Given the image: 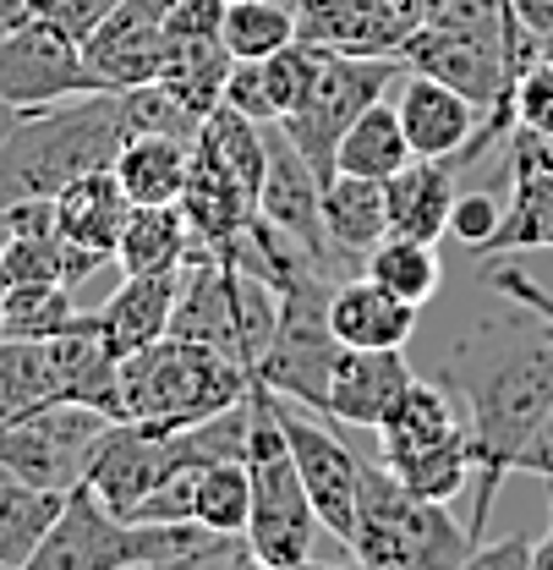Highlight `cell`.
Masks as SVG:
<instances>
[{
  "mask_svg": "<svg viewBox=\"0 0 553 570\" xmlns=\"http://www.w3.org/2000/svg\"><path fill=\"white\" fill-rule=\"evenodd\" d=\"M219 39L236 61H264L296 39V0H225Z\"/></svg>",
  "mask_w": 553,
  "mask_h": 570,
  "instance_id": "1f68e13d",
  "label": "cell"
},
{
  "mask_svg": "<svg viewBox=\"0 0 553 570\" xmlns=\"http://www.w3.org/2000/svg\"><path fill=\"white\" fill-rule=\"evenodd\" d=\"M253 373L236 356L198 346V341H154L142 352L121 356V423L187 428L214 412H230L247 401Z\"/></svg>",
  "mask_w": 553,
  "mask_h": 570,
  "instance_id": "277c9868",
  "label": "cell"
},
{
  "mask_svg": "<svg viewBox=\"0 0 553 570\" xmlns=\"http://www.w3.org/2000/svg\"><path fill=\"white\" fill-rule=\"evenodd\" d=\"M318 61H324V50L307 45V39H290L285 50L258 61V67H264V82H269V99H275V121H285V116L307 99V88H313V77H318Z\"/></svg>",
  "mask_w": 553,
  "mask_h": 570,
  "instance_id": "e575fe53",
  "label": "cell"
},
{
  "mask_svg": "<svg viewBox=\"0 0 553 570\" xmlns=\"http://www.w3.org/2000/svg\"><path fill=\"white\" fill-rule=\"evenodd\" d=\"M401 71H406L401 56H335V50H324L307 99L279 121V132L296 142L302 159L329 181L335 176V148L346 138V127L373 99H384V88L401 82Z\"/></svg>",
  "mask_w": 553,
  "mask_h": 570,
  "instance_id": "9c48e42d",
  "label": "cell"
},
{
  "mask_svg": "<svg viewBox=\"0 0 553 570\" xmlns=\"http://www.w3.org/2000/svg\"><path fill=\"white\" fill-rule=\"evenodd\" d=\"M219 105H230V110H241L247 121H275V99H269V82H264V67L258 61H236L230 77H225V94H219Z\"/></svg>",
  "mask_w": 553,
  "mask_h": 570,
  "instance_id": "8d00e7d4",
  "label": "cell"
},
{
  "mask_svg": "<svg viewBox=\"0 0 553 570\" xmlns=\"http://www.w3.org/2000/svg\"><path fill=\"white\" fill-rule=\"evenodd\" d=\"M498 214L504 209H498V198H493V193H461V198H455V214H450V236H455L461 247H472V253H477L487 236L498 230Z\"/></svg>",
  "mask_w": 553,
  "mask_h": 570,
  "instance_id": "f35d334b",
  "label": "cell"
},
{
  "mask_svg": "<svg viewBox=\"0 0 553 570\" xmlns=\"http://www.w3.org/2000/svg\"><path fill=\"white\" fill-rule=\"evenodd\" d=\"M324 230H329V247H335V253L367 258V253L389 236L384 181L335 170V176L324 181Z\"/></svg>",
  "mask_w": 553,
  "mask_h": 570,
  "instance_id": "4316f807",
  "label": "cell"
},
{
  "mask_svg": "<svg viewBox=\"0 0 553 570\" xmlns=\"http://www.w3.org/2000/svg\"><path fill=\"white\" fill-rule=\"evenodd\" d=\"M0 307H6V281H0Z\"/></svg>",
  "mask_w": 553,
  "mask_h": 570,
  "instance_id": "7dc6e473",
  "label": "cell"
},
{
  "mask_svg": "<svg viewBox=\"0 0 553 570\" xmlns=\"http://www.w3.org/2000/svg\"><path fill=\"white\" fill-rule=\"evenodd\" d=\"M247 515H253V472H247V455L208 461L204 472H198L192 521H204L214 532H247Z\"/></svg>",
  "mask_w": 553,
  "mask_h": 570,
  "instance_id": "836d02e7",
  "label": "cell"
},
{
  "mask_svg": "<svg viewBox=\"0 0 553 570\" xmlns=\"http://www.w3.org/2000/svg\"><path fill=\"white\" fill-rule=\"evenodd\" d=\"M225 22V0H176L165 11V39H214Z\"/></svg>",
  "mask_w": 553,
  "mask_h": 570,
  "instance_id": "ab89813d",
  "label": "cell"
},
{
  "mask_svg": "<svg viewBox=\"0 0 553 570\" xmlns=\"http://www.w3.org/2000/svg\"><path fill=\"white\" fill-rule=\"evenodd\" d=\"M329 330L340 346H362V352H406L422 330V307L401 302L395 291L362 275L329 291Z\"/></svg>",
  "mask_w": 553,
  "mask_h": 570,
  "instance_id": "ffe728a7",
  "label": "cell"
},
{
  "mask_svg": "<svg viewBox=\"0 0 553 570\" xmlns=\"http://www.w3.org/2000/svg\"><path fill=\"white\" fill-rule=\"evenodd\" d=\"M510 209L498 230L472 253L477 264H498L504 253H549L553 247V138L510 127Z\"/></svg>",
  "mask_w": 553,
  "mask_h": 570,
  "instance_id": "4fadbf2b",
  "label": "cell"
},
{
  "mask_svg": "<svg viewBox=\"0 0 553 570\" xmlns=\"http://www.w3.org/2000/svg\"><path fill=\"white\" fill-rule=\"evenodd\" d=\"M329 291L335 285L324 281V269H307L296 285L279 291V324L275 341L258 362V384H269L275 395L307 406L324 417V390H329V367L340 356V341L329 330Z\"/></svg>",
  "mask_w": 553,
  "mask_h": 570,
  "instance_id": "ba28073f",
  "label": "cell"
},
{
  "mask_svg": "<svg viewBox=\"0 0 553 570\" xmlns=\"http://www.w3.org/2000/svg\"><path fill=\"white\" fill-rule=\"evenodd\" d=\"M247 401H253V423H247V472H253L247 543H253L258 566L302 570L313 560V538L324 527H318V510H313V499L302 489V472L290 461V444L279 433L275 401H269V390L258 379H253Z\"/></svg>",
  "mask_w": 553,
  "mask_h": 570,
  "instance_id": "5b68a950",
  "label": "cell"
},
{
  "mask_svg": "<svg viewBox=\"0 0 553 570\" xmlns=\"http://www.w3.org/2000/svg\"><path fill=\"white\" fill-rule=\"evenodd\" d=\"M258 566L247 532H214L204 521H127V570Z\"/></svg>",
  "mask_w": 553,
  "mask_h": 570,
  "instance_id": "ac0fdd59",
  "label": "cell"
},
{
  "mask_svg": "<svg viewBox=\"0 0 553 570\" xmlns=\"http://www.w3.org/2000/svg\"><path fill=\"white\" fill-rule=\"evenodd\" d=\"M121 0H28V17H45L56 28H67L71 39H88Z\"/></svg>",
  "mask_w": 553,
  "mask_h": 570,
  "instance_id": "74e56055",
  "label": "cell"
},
{
  "mask_svg": "<svg viewBox=\"0 0 553 570\" xmlns=\"http://www.w3.org/2000/svg\"><path fill=\"white\" fill-rule=\"evenodd\" d=\"M532 570H553V527H543V538H532Z\"/></svg>",
  "mask_w": 553,
  "mask_h": 570,
  "instance_id": "7bdbcfd3",
  "label": "cell"
},
{
  "mask_svg": "<svg viewBox=\"0 0 553 570\" xmlns=\"http://www.w3.org/2000/svg\"><path fill=\"white\" fill-rule=\"evenodd\" d=\"M77 94H99L93 71L82 61V39L45 17H17L0 28V99L17 110L61 105Z\"/></svg>",
  "mask_w": 553,
  "mask_h": 570,
  "instance_id": "30bf717a",
  "label": "cell"
},
{
  "mask_svg": "<svg viewBox=\"0 0 553 570\" xmlns=\"http://www.w3.org/2000/svg\"><path fill=\"white\" fill-rule=\"evenodd\" d=\"M395 110H401V127L412 138V154H422V159H455L466 142L477 138V127L487 116L461 88H450V82H438V77H427L416 67L401 71Z\"/></svg>",
  "mask_w": 553,
  "mask_h": 570,
  "instance_id": "e0dca14e",
  "label": "cell"
},
{
  "mask_svg": "<svg viewBox=\"0 0 553 570\" xmlns=\"http://www.w3.org/2000/svg\"><path fill=\"white\" fill-rule=\"evenodd\" d=\"M401 61L461 88L477 110H515V77L504 61V0H444L401 45Z\"/></svg>",
  "mask_w": 553,
  "mask_h": 570,
  "instance_id": "8992f818",
  "label": "cell"
},
{
  "mask_svg": "<svg viewBox=\"0 0 553 570\" xmlns=\"http://www.w3.org/2000/svg\"><path fill=\"white\" fill-rule=\"evenodd\" d=\"M444 379L466 395V428H472V549L487 538L498 489L515 472V455L553 412V324L532 307L510 302V313L461 330L444 346Z\"/></svg>",
  "mask_w": 553,
  "mask_h": 570,
  "instance_id": "6da1fadb",
  "label": "cell"
},
{
  "mask_svg": "<svg viewBox=\"0 0 553 570\" xmlns=\"http://www.w3.org/2000/svg\"><path fill=\"white\" fill-rule=\"evenodd\" d=\"M264 390H269V384H264ZM269 401H275L279 433H285V444H290V461H296V472H302V489H307L313 510H318V527L335 532L340 543H350V532H356L362 461L350 455L346 439H335V428L313 423L296 401H285L275 390H269Z\"/></svg>",
  "mask_w": 553,
  "mask_h": 570,
  "instance_id": "8fae6325",
  "label": "cell"
},
{
  "mask_svg": "<svg viewBox=\"0 0 553 570\" xmlns=\"http://www.w3.org/2000/svg\"><path fill=\"white\" fill-rule=\"evenodd\" d=\"M132 138L121 94H77L61 105L22 110L0 142V209L22 198H56L67 181L116 165Z\"/></svg>",
  "mask_w": 553,
  "mask_h": 570,
  "instance_id": "7a4b0ae2",
  "label": "cell"
},
{
  "mask_svg": "<svg viewBox=\"0 0 553 570\" xmlns=\"http://www.w3.org/2000/svg\"><path fill=\"white\" fill-rule=\"evenodd\" d=\"M17 17H28V0H0V22H17Z\"/></svg>",
  "mask_w": 553,
  "mask_h": 570,
  "instance_id": "ee69618b",
  "label": "cell"
},
{
  "mask_svg": "<svg viewBox=\"0 0 553 570\" xmlns=\"http://www.w3.org/2000/svg\"><path fill=\"white\" fill-rule=\"evenodd\" d=\"M82 313L71 302V285L61 281H28L6 285V307H0V341H45L71 330Z\"/></svg>",
  "mask_w": 553,
  "mask_h": 570,
  "instance_id": "d6a6232c",
  "label": "cell"
},
{
  "mask_svg": "<svg viewBox=\"0 0 553 570\" xmlns=\"http://www.w3.org/2000/svg\"><path fill=\"white\" fill-rule=\"evenodd\" d=\"M296 39L335 56H401V22L389 0H296Z\"/></svg>",
  "mask_w": 553,
  "mask_h": 570,
  "instance_id": "44dd1931",
  "label": "cell"
},
{
  "mask_svg": "<svg viewBox=\"0 0 553 570\" xmlns=\"http://www.w3.org/2000/svg\"><path fill=\"white\" fill-rule=\"evenodd\" d=\"M362 275H373L384 291H395V296L412 302V307H427V302L438 296V285H444V258H438V242L395 236V230H389V236L362 258Z\"/></svg>",
  "mask_w": 553,
  "mask_h": 570,
  "instance_id": "4dcf8cb0",
  "label": "cell"
},
{
  "mask_svg": "<svg viewBox=\"0 0 553 570\" xmlns=\"http://www.w3.org/2000/svg\"><path fill=\"white\" fill-rule=\"evenodd\" d=\"M17 116H22V110H17V105H6V99H0V142H6V132H11V127H17Z\"/></svg>",
  "mask_w": 553,
  "mask_h": 570,
  "instance_id": "f6af8a7d",
  "label": "cell"
},
{
  "mask_svg": "<svg viewBox=\"0 0 553 570\" xmlns=\"http://www.w3.org/2000/svg\"><path fill=\"white\" fill-rule=\"evenodd\" d=\"M258 214L279 225L318 269L329 264V230H324V176L302 159V148L279 132V121L264 127V187H258Z\"/></svg>",
  "mask_w": 553,
  "mask_h": 570,
  "instance_id": "7c38bea8",
  "label": "cell"
},
{
  "mask_svg": "<svg viewBox=\"0 0 553 570\" xmlns=\"http://www.w3.org/2000/svg\"><path fill=\"white\" fill-rule=\"evenodd\" d=\"M412 154V138L401 127V110L389 99H373L356 121L346 127V138L335 148V170H350V176H373V181H389Z\"/></svg>",
  "mask_w": 553,
  "mask_h": 570,
  "instance_id": "f1b7e54d",
  "label": "cell"
},
{
  "mask_svg": "<svg viewBox=\"0 0 553 570\" xmlns=\"http://www.w3.org/2000/svg\"><path fill=\"white\" fill-rule=\"evenodd\" d=\"M192 258V225L181 204H132L127 230L116 242V269L121 275H165Z\"/></svg>",
  "mask_w": 553,
  "mask_h": 570,
  "instance_id": "484cf974",
  "label": "cell"
},
{
  "mask_svg": "<svg viewBox=\"0 0 553 570\" xmlns=\"http://www.w3.org/2000/svg\"><path fill=\"white\" fill-rule=\"evenodd\" d=\"M378 439H384V466H401V461H412L422 450L472 439V428H466V417L455 412V401H450L444 384H427V379L416 373L412 384H406V395L384 412Z\"/></svg>",
  "mask_w": 553,
  "mask_h": 570,
  "instance_id": "603a6c76",
  "label": "cell"
},
{
  "mask_svg": "<svg viewBox=\"0 0 553 570\" xmlns=\"http://www.w3.org/2000/svg\"><path fill=\"white\" fill-rule=\"evenodd\" d=\"M82 61L93 71L99 94H127L159 77L165 61V17L142 0H121L88 39H82Z\"/></svg>",
  "mask_w": 553,
  "mask_h": 570,
  "instance_id": "5bb4252c",
  "label": "cell"
},
{
  "mask_svg": "<svg viewBox=\"0 0 553 570\" xmlns=\"http://www.w3.org/2000/svg\"><path fill=\"white\" fill-rule=\"evenodd\" d=\"M61 499L67 494H50V489H33V483L0 472V570L33 566L45 532L61 515Z\"/></svg>",
  "mask_w": 553,
  "mask_h": 570,
  "instance_id": "f546056e",
  "label": "cell"
},
{
  "mask_svg": "<svg viewBox=\"0 0 553 570\" xmlns=\"http://www.w3.org/2000/svg\"><path fill=\"white\" fill-rule=\"evenodd\" d=\"M28 570H127V521L88 483H77Z\"/></svg>",
  "mask_w": 553,
  "mask_h": 570,
  "instance_id": "9a60e30c",
  "label": "cell"
},
{
  "mask_svg": "<svg viewBox=\"0 0 553 570\" xmlns=\"http://www.w3.org/2000/svg\"><path fill=\"white\" fill-rule=\"evenodd\" d=\"M510 11H515L537 39H549L553 45V0H510Z\"/></svg>",
  "mask_w": 553,
  "mask_h": 570,
  "instance_id": "b9f144b4",
  "label": "cell"
},
{
  "mask_svg": "<svg viewBox=\"0 0 553 570\" xmlns=\"http://www.w3.org/2000/svg\"><path fill=\"white\" fill-rule=\"evenodd\" d=\"M116 181L132 204H176L192 170V138L176 132H132L116 154Z\"/></svg>",
  "mask_w": 553,
  "mask_h": 570,
  "instance_id": "d4e9b609",
  "label": "cell"
},
{
  "mask_svg": "<svg viewBox=\"0 0 553 570\" xmlns=\"http://www.w3.org/2000/svg\"><path fill=\"white\" fill-rule=\"evenodd\" d=\"M510 105H515V127H526V132H537V138H553V56L537 61V67L515 82Z\"/></svg>",
  "mask_w": 553,
  "mask_h": 570,
  "instance_id": "d590c367",
  "label": "cell"
},
{
  "mask_svg": "<svg viewBox=\"0 0 553 570\" xmlns=\"http://www.w3.org/2000/svg\"><path fill=\"white\" fill-rule=\"evenodd\" d=\"M127 214H132V198L121 193L116 170H88L67 181L56 193V230L67 236L71 247H88V253H105L116 264V242L127 230Z\"/></svg>",
  "mask_w": 553,
  "mask_h": 570,
  "instance_id": "cb8c5ba5",
  "label": "cell"
},
{
  "mask_svg": "<svg viewBox=\"0 0 553 570\" xmlns=\"http://www.w3.org/2000/svg\"><path fill=\"white\" fill-rule=\"evenodd\" d=\"M176 291H181V269L121 275V285L105 296V307H93V330H99L105 352L121 362V356L165 341L170 335V313H176Z\"/></svg>",
  "mask_w": 553,
  "mask_h": 570,
  "instance_id": "d6986e66",
  "label": "cell"
},
{
  "mask_svg": "<svg viewBox=\"0 0 553 570\" xmlns=\"http://www.w3.org/2000/svg\"><path fill=\"white\" fill-rule=\"evenodd\" d=\"M493 566L532 570V538H498V543H477L466 554V570H493Z\"/></svg>",
  "mask_w": 553,
  "mask_h": 570,
  "instance_id": "60d3db41",
  "label": "cell"
},
{
  "mask_svg": "<svg viewBox=\"0 0 553 570\" xmlns=\"http://www.w3.org/2000/svg\"><path fill=\"white\" fill-rule=\"evenodd\" d=\"M142 6H154V11H159V17H165V11H170V6H176V0H142Z\"/></svg>",
  "mask_w": 553,
  "mask_h": 570,
  "instance_id": "bcb514c9",
  "label": "cell"
},
{
  "mask_svg": "<svg viewBox=\"0 0 553 570\" xmlns=\"http://www.w3.org/2000/svg\"><path fill=\"white\" fill-rule=\"evenodd\" d=\"M455 165L450 159H406L389 181H384V209L395 236H422V242H444L450 236V214H455Z\"/></svg>",
  "mask_w": 553,
  "mask_h": 570,
  "instance_id": "7402d4cb",
  "label": "cell"
},
{
  "mask_svg": "<svg viewBox=\"0 0 553 570\" xmlns=\"http://www.w3.org/2000/svg\"><path fill=\"white\" fill-rule=\"evenodd\" d=\"M116 417L82 406V401H45L28 412L0 417V472L22 478L33 489L67 494L88 478V461Z\"/></svg>",
  "mask_w": 553,
  "mask_h": 570,
  "instance_id": "52a82bcc",
  "label": "cell"
},
{
  "mask_svg": "<svg viewBox=\"0 0 553 570\" xmlns=\"http://www.w3.org/2000/svg\"><path fill=\"white\" fill-rule=\"evenodd\" d=\"M236 67V56L225 50V39L214 33V39H165V61H159V88L192 116V121H204L208 110L219 105V94H225V77Z\"/></svg>",
  "mask_w": 553,
  "mask_h": 570,
  "instance_id": "83f0119b",
  "label": "cell"
},
{
  "mask_svg": "<svg viewBox=\"0 0 553 570\" xmlns=\"http://www.w3.org/2000/svg\"><path fill=\"white\" fill-rule=\"evenodd\" d=\"M346 554L367 570H466L472 532L450 515L444 499H422L384 461H362Z\"/></svg>",
  "mask_w": 553,
  "mask_h": 570,
  "instance_id": "3957f363",
  "label": "cell"
},
{
  "mask_svg": "<svg viewBox=\"0 0 553 570\" xmlns=\"http://www.w3.org/2000/svg\"><path fill=\"white\" fill-rule=\"evenodd\" d=\"M416 379L406 352H362V346H340L335 367H329V390H324V417L350 428H378L384 412L406 395Z\"/></svg>",
  "mask_w": 553,
  "mask_h": 570,
  "instance_id": "2e32d148",
  "label": "cell"
},
{
  "mask_svg": "<svg viewBox=\"0 0 553 570\" xmlns=\"http://www.w3.org/2000/svg\"><path fill=\"white\" fill-rule=\"evenodd\" d=\"M549 499H553V483H549Z\"/></svg>",
  "mask_w": 553,
  "mask_h": 570,
  "instance_id": "c3c4849f",
  "label": "cell"
}]
</instances>
